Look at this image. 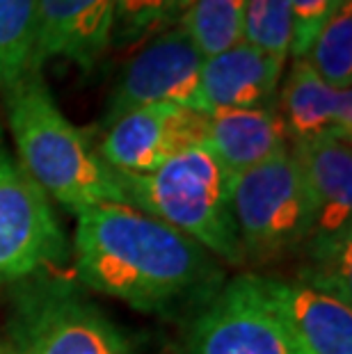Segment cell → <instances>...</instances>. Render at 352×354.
Here are the masks:
<instances>
[{
    "mask_svg": "<svg viewBox=\"0 0 352 354\" xmlns=\"http://www.w3.org/2000/svg\"><path fill=\"white\" fill-rule=\"evenodd\" d=\"M306 64L336 89L352 85V5L350 0L327 21L304 53Z\"/></svg>",
    "mask_w": 352,
    "mask_h": 354,
    "instance_id": "17",
    "label": "cell"
},
{
    "mask_svg": "<svg viewBox=\"0 0 352 354\" xmlns=\"http://www.w3.org/2000/svg\"><path fill=\"white\" fill-rule=\"evenodd\" d=\"M201 66L204 55L181 26L154 35L119 73L101 128L133 110L158 103H176L201 110Z\"/></svg>",
    "mask_w": 352,
    "mask_h": 354,
    "instance_id": "8",
    "label": "cell"
},
{
    "mask_svg": "<svg viewBox=\"0 0 352 354\" xmlns=\"http://www.w3.org/2000/svg\"><path fill=\"white\" fill-rule=\"evenodd\" d=\"M119 178L126 206L185 233L231 266L243 263L231 213L234 176L206 145L185 149L151 174Z\"/></svg>",
    "mask_w": 352,
    "mask_h": 354,
    "instance_id": "3",
    "label": "cell"
},
{
    "mask_svg": "<svg viewBox=\"0 0 352 354\" xmlns=\"http://www.w3.org/2000/svg\"><path fill=\"white\" fill-rule=\"evenodd\" d=\"M208 115L176 103H158L133 110L103 128L94 149L112 171L124 176L151 174L169 158L204 145Z\"/></svg>",
    "mask_w": 352,
    "mask_h": 354,
    "instance_id": "9",
    "label": "cell"
},
{
    "mask_svg": "<svg viewBox=\"0 0 352 354\" xmlns=\"http://www.w3.org/2000/svg\"><path fill=\"white\" fill-rule=\"evenodd\" d=\"M245 0H188L178 19L204 59L243 44Z\"/></svg>",
    "mask_w": 352,
    "mask_h": 354,
    "instance_id": "15",
    "label": "cell"
},
{
    "mask_svg": "<svg viewBox=\"0 0 352 354\" xmlns=\"http://www.w3.org/2000/svg\"><path fill=\"white\" fill-rule=\"evenodd\" d=\"M231 213L243 263L268 266L304 250L316 208L293 153L284 151L234 176Z\"/></svg>",
    "mask_w": 352,
    "mask_h": 354,
    "instance_id": "5",
    "label": "cell"
},
{
    "mask_svg": "<svg viewBox=\"0 0 352 354\" xmlns=\"http://www.w3.org/2000/svg\"><path fill=\"white\" fill-rule=\"evenodd\" d=\"M73 261L85 288L160 315L204 308L224 279L211 252L126 203L78 215Z\"/></svg>",
    "mask_w": 352,
    "mask_h": 354,
    "instance_id": "1",
    "label": "cell"
},
{
    "mask_svg": "<svg viewBox=\"0 0 352 354\" xmlns=\"http://www.w3.org/2000/svg\"><path fill=\"white\" fill-rule=\"evenodd\" d=\"M346 3L348 0H290V17H293L290 55L295 59L304 57L316 35Z\"/></svg>",
    "mask_w": 352,
    "mask_h": 354,
    "instance_id": "20",
    "label": "cell"
},
{
    "mask_svg": "<svg viewBox=\"0 0 352 354\" xmlns=\"http://www.w3.org/2000/svg\"><path fill=\"white\" fill-rule=\"evenodd\" d=\"M204 145L231 176H238L288 151V135L277 105L215 110L208 115V135Z\"/></svg>",
    "mask_w": 352,
    "mask_h": 354,
    "instance_id": "14",
    "label": "cell"
},
{
    "mask_svg": "<svg viewBox=\"0 0 352 354\" xmlns=\"http://www.w3.org/2000/svg\"><path fill=\"white\" fill-rule=\"evenodd\" d=\"M188 0H115L112 44L131 46L172 28L181 19Z\"/></svg>",
    "mask_w": 352,
    "mask_h": 354,
    "instance_id": "19",
    "label": "cell"
},
{
    "mask_svg": "<svg viewBox=\"0 0 352 354\" xmlns=\"http://www.w3.org/2000/svg\"><path fill=\"white\" fill-rule=\"evenodd\" d=\"M69 259V240L50 197L21 167L0 131V286L55 270Z\"/></svg>",
    "mask_w": 352,
    "mask_h": 354,
    "instance_id": "6",
    "label": "cell"
},
{
    "mask_svg": "<svg viewBox=\"0 0 352 354\" xmlns=\"http://www.w3.org/2000/svg\"><path fill=\"white\" fill-rule=\"evenodd\" d=\"M3 101L21 167L48 197L76 215L103 203H126L122 178L62 115L41 69L14 82Z\"/></svg>",
    "mask_w": 352,
    "mask_h": 354,
    "instance_id": "2",
    "label": "cell"
},
{
    "mask_svg": "<svg viewBox=\"0 0 352 354\" xmlns=\"http://www.w3.org/2000/svg\"><path fill=\"white\" fill-rule=\"evenodd\" d=\"M7 334L17 354H136L124 331L55 270L14 283Z\"/></svg>",
    "mask_w": 352,
    "mask_h": 354,
    "instance_id": "4",
    "label": "cell"
},
{
    "mask_svg": "<svg viewBox=\"0 0 352 354\" xmlns=\"http://www.w3.org/2000/svg\"><path fill=\"white\" fill-rule=\"evenodd\" d=\"M257 281L286 322L302 354H352L350 292L299 272L297 277L257 274Z\"/></svg>",
    "mask_w": 352,
    "mask_h": 354,
    "instance_id": "10",
    "label": "cell"
},
{
    "mask_svg": "<svg viewBox=\"0 0 352 354\" xmlns=\"http://www.w3.org/2000/svg\"><path fill=\"white\" fill-rule=\"evenodd\" d=\"M33 69L35 0H0V94Z\"/></svg>",
    "mask_w": 352,
    "mask_h": 354,
    "instance_id": "16",
    "label": "cell"
},
{
    "mask_svg": "<svg viewBox=\"0 0 352 354\" xmlns=\"http://www.w3.org/2000/svg\"><path fill=\"white\" fill-rule=\"evenodd\" d=\"M277 110L293 145L323 135L352 140V92L327 85L304 57L290 64Z\"/></svg>",
    "mask_w": 352,
    "mask_h": 354,
    "instance_id": "13",
    "label": "cell"
},
{
    "mask_svg": "<svg viewBox=\"0 0 352 354\" xmlns=\"http://www.w3.org/2000/svg\"><path fill=\"white\" fill-rule=\"evenodd\" d=\"M293 39L290 0H245L243 41L286 62Z\"/></svg>",
    "mask_w": 352,
    "mask_h": 354,
    "instance_id": "18",
    "label": "cell"
},
{
    "mask_svg": "<svg viewBox=\"0 0 352 354\" xmlns=\"http://www.w3.org/2000/svg\"><path fill=\"white\" fill-rule=\"evenodd\" d=\"M281 59L266 55L250 44L204 59L201 66V105L215 110H250L277 105V89L284 73Z\"/></svg>",
    "mask_w": 352,
    "mask_h": 354,
    "instance_id": "12",
    "label": "cell"
},
{
    "mask_svg": "<svg viewBox=\"0 0 352 354\" xmlns=\"http://www.w3.org/2000/svg\"><path fill=\"white\" fill-rule=\"evenodd\" d=\"M115 0H35V64L66 59L92 71L112 46Z\"/></svg>",
    "mask_w": 352,
    "mask_h": 354,
    "instance_id": "11",
    "label": "cell"
},
{
    "mask_svg": "<svg viewBox=\"0 0 352 354\" xmlns=\"http://www.w3.org/2000/svg\"><path fill=\"white\" fill-rule=\"evenodd\" d=\"M0 354H17V350H14L7 341H0Z\"/></svg>",
    "mask_w": 352,
    "mask_h": 354,
    "instance_id": "21",
    "label": "cell"
},
{
    "mask_svg": "<svg viewBox=\"0 0 352 354\" xmlns=\"http://www.w3.org/2000/svg\"><path fill=\"white\" fill-rule=\"evenodd\" d=\"M188 354H302L257 274H238L199 308Z\"/></svg>",
    "mask_w": 352,
    "mask_h": 354,
    "instance_id": "7",
    "label": "cell"
}]
</instances>
